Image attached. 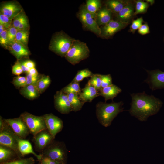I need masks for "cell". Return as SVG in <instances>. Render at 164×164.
Returning <instances> with one entry per match:
<instances>
[{"label":"cell","mask_w":164,"mask_h":164,"mask_svg":"<svg viewBox=\"0 0 164 164\" xmlns=\"http://www.w3.org/2000/svg\"><path fill=\"white\" fill-rule=\"evenodd\" d=\"M131 107L129 110L132 116L141 121H146L150 116L156 114L163 104L159 99L144 91L131 94Z\"/></svg>","instance_id":"obj_1"},{"label":"cell","mask_w":164,"mask_h":164,"mask_svg":"<svg viewBox=\"0 0 164 164\" xmlns=\"http://www.w3.org/2000/svg\"><path fill=\"white\" fill-rule=\"evenodd\" d=\"M123 104L122 101L110 103L98 102L96 105V113L99 122L105 127L109 126L114 119L123 111Z\"/></svg>","instance_id":"obj_2"},{"label":"cell","mask_w":164,"mask_h":164,"mask_svg":"<svg viewBox=\"0 0 164 164\" xmlns=\"http://www.w3.org/2000/svg\"><path fill=\"white\" fill-rule=\"evenodd\" d=\"M21 139L10 126L0 116V144L12 149L18 157L22 156L18 148V142Z\"/></svg>","instance_id":"obj_3"},{"label":"cell","mask_w":164,"mask_h":164,"mask_svg":"<svg viewBox=\"0 0 164 164\" xmlns=\"http://www.w3.org/2000/svg\"><path fill=\"white\" fill-rule=\"evenodd\" d=\"M67 151L63 142L54 140L45 148L40 154L42 158H48L62 164H65Z\"/></svg>","instance_id":"obj_4"},{"label":"cell","mask_w":164,"mask_h":164,"mask_svg":"<svg viewBox=\"0 0 164 164\" xmlns=\"http://www.w3.org/2000/svg\"><path fill=\"white\" fill-rule=\"evenodd\" d=\"M74 40L63 31L57 32L52 38L49 48L57 54L65 57Z\"/></svg>","instance_id":"obj_5"},{"label":"cell","mask_w":164,"mask_h":164,"mask_svg":"<svg viewBox=\"0 0 164 164\" xmlns=\"http://www.w3.org/2000/svg\"><path fill=\"white\" fill-rule=\"evenodd\" d=\"M89 53V50L85 43L75 39L64 57L71 64L75 65L87 58Z\"/></svg>","instance_id":"obj_6"},{"label":"cell","mask_w":164,"mask_h":164,"mask_svg":"<svg viewBox=\"0 0 164 164\" xmlns=\"http://www.w3.org/2000/svg\"><path fill=\"white\" fill-rule=\"evenodd\" d=\"M20 116L26 123L30 132L33 136L41 131L47 129L43 116H36L25 112Z\"/></svg>","instance_id":"obj_7"},{"label":"cell","mask_w":164,"mask_h":164,"mask_svg":"<svg viewBox=\"0 0 164 164\" xmlns=\"http://www.w3.org/2000/svg\"><path fill=\"white\" fill-rule=\"evenodd\" d=\"M77 15L84 29L99 36H101V29L93 15L86 9L85 5L80 9Z\"/></svg>","instance_id":"obj_8"},{"label":"cell","mask_w":164,"mask_h":164,"mask_svg":"<svg viewBox=\"0 0 164 164\" xmlns=\"http://www.w3.org/2000/svg\"><path fill=\"white\" fill-rule=\"evenodd\" d=\"M145 70L148 76L144 82L148 85L151 90L164 88V72L159 69Z\"/></svg>","instance_id":"obj_9"},{"label":"cell","mask_w":164,"mask_h":164,"mask_svg":"<svg viewBox=\"0 0 164 164\" xmlns=\"http://www.w3.org/2000/svg\"><path fill=\"white\" fill-rule=\"evenodd\" d=\"M4 119L21 139L25 138L30 133L26 123L21 116L19 118Z\"/></svg>","instance_id":"obj_10"},{"label":"cell","mask_w":164,"mask_h":164,"mask_svg":"<svg viewBox=\"0 0 164 164\" xmlns=\"http://www.w3.org/2000/svg\"><path fill=\"white\" fill-rule=\"evenodd\" d=\"M43 116L47 129L55 138L56 134L60 132L63 128V123L62 120L51 113L45 114Z\"/></svg>","instance_id":"obj_11"},{"label":"cell","mask_w":164,"mask_h":164,"mask_svg":"<svg viewBox=\"0 0 164 164\" xmlns=\"http://www.w3.org/2000/svg\"><path fill=\"white\" fill-rule=\"evenodd\" d=\"M54 139L47 129L41 131L33 136L35 149L41 153Z\"/></svg>","instance_id":"obj_12"},{"label":"cell","mask_w":164,"mask_h":164,"mask_svg":"<svg viewBox=\"0 0 164 164\" xmlns=\"http://www.w3.org/2000/svg\"><path fill=\"white\" fill-rule=\"evenodd\" d=\"M128 24L112 19L104 25L101 29V36L103 38L108 39L115 33L126 27Z\"/></svg>","instance_id":"obj_13"},{"label":"cell","mask_w":164,"mask_h":164,"mask_svg":"<svg viewBox=\"0 0 164 164\" xmlns=\"http://www.w3.org/2000/svg\"><path fill=\"white\" fill-rule=\"evenodd\" d=\"M54 105L55 108L62 114H68L72 111L67 94L61 91L57 92L54 96Z\"/></svg>","instance_id":"obj_14"},{"label":"cell","mask_w":164,"mask_h":164,"mask_svg":"<svg viewBox=\"0 0 164 164\" xmlns=\"http://www.w3.org/2000/svg\"><path fill=\"white\" fill-rule=\"evenodd\" d=\"M23 10L20 4L16 1L5 2L0 6V13L12 20Z\"/></svg>","instance_id":"obj_15"},{"label":"cell","mask_w":164,"mask_h":164,"mask_svg":"<svg viewBox=\"0 0 164 164\" xmlns=\"http://www.w3.org/2000/svg\"><path fill=\"white\" fill-rule=\"evenodd\" d=\"M135 1H128L126 5L116 14V20L129 24L135 15Z\"/></svg>","instance_id":"obj_16"},{"label":"cell","mask_w":164,"mask_h":164,"mask_svg":"<svg viewBox=\"0 0 164 164\" xmlns=\"http://www.w3.org/2000/svg\"><path fill=\"white\" fill-rule=\"evenodd\" d=\"M99 96V91L88 83L81 90V93L79 95L80 99L84 103L91 102Z\"/></svg>","instance_id":"obj_17"},{"label":"cell","mask_w":164,"mask_h":164,"mask_svg":"<svg viewBox=\"0 0 164 164\" xmlns=\"http://www.w3.org/2000/svg\"><path fill=\"white\" fill-rule=\"evenodd\" d=\"M7 49L18 60L28 56L29 54L27 47L16 42L9 44Z\"/></svg>","instance_id":"obj_18"},{"label":"cell","mask_w":164,"mask_h":164,"mask_svg":"<svg viewBox=\"0 0 164 164\" xmlns=\"http://www.w3.org/2000/svg\"><path fill=\"white\" fill-rule=\"evenodd\" d=\"M121 89L116 85L112 84L108 87L101 88L99 91L100 96L103 97L105 102L108 100H112L121 92Z\"/></svg>","instance_id":"obj_19"},{"label":"cell","mask_w":164,"mask_h":164,"mask_svg":"<svg viewBox=\"0 0 164 164\" xmlns=\"http://www.w3.org/2000/svg\"><path fill=\"white\" fill-rule=\"evenodd\" d=\"M18 148L22 156L26 154H32L38 160H41L42 159L40 154L37 155L34 151L31 144L28 140L20 139L18 142Z\"/></svg>","instance_id":"obj_20"},{"label":"cell","mask_w":164,"mask_h":164,"mask_svg":"<svg viewBox=\"0 0 164 164\" xmlns=\"http://www.w3.org/2000/svg\"><path fill=\"white\" fill-rule=\"evenodd\" d=\"M112 12L106 6L97 13L96 21L98 25H105L112 20Z\"/></svg>","instance_id":"obj_21"},{"label":"cell","mask_w":164,"mask_h":164,"mask_svg":"<svg viewBox=\"0 0 164 164\" xmlns=\"http://www.w3.org/2000/svg\"><path fill=\"white\" fill-rule=\"evenodd\" d=\"M128 1L109 0L105 2L106 7L112 13L116 14L121 11L126 5Z\"/></svg>","instance_id":"obj_22"},{"label":"cell","mask_w":164,"mask_h":164,"mask_svg":"<svg viewBox=\"0 0 164 164\" xmlns=\"http://www.w3.org/2000/svg\"><path fill=\"white\" fill-rule=\"evenodd\" d=\"M20 92L24 97L30 100L36 98L39 96L40 93L36 85H26L22 87Z\"/></svg>","instance_id":"obj_23"},{"label":"cell","mask_w":164,"mask_h":164,"mask_svg":"<svg viewBox=\"0 0 164 164\" xmlns=\"http://www.w3.org/2000/svg\"><path fill=\"white\" fill-rule=\"evenodd\" d=\"M16 156H18L16 153L11 149L6 146L0 145L1 164L12 160L11 159Z\"/></svg>","instance_id":"obj_24"},{"label":"cell","mask_w":164,"mask_h":164,"mask_svg":"<svg viewBox=\"0 0 164 164\" xmlns=\"http://www.w3.org/2000/svg\"><path fill=\"white\" fill-rule=\"evenodd\" d=\"M72 111L76 112L81 110L84 103L80 99L79 95L73 93L67 94Z\"/></svg>","instance_id":"obj_25"},{"label":"cell","mask_w":164,"mask_h":164,"mask_svg":"<svg viewBox=\"0 0 164 164\" xmlns=\"http://www.w3.org/2000/svg\"><path fill=\"white\" fill-rule=\"evenodd\" d=\"M101 5V2L100 0H88L87 1L85 5L87 10L95 19L97 12L99 10Z\"/></svg>","instance_id":"obj_26"},{"label":"cell","mask_w":164,"mask_h":164,"mask_svg":"<svg viewBox=\"0 0 164 164\" xmlns=\"http://www.w3.org/2000/svg\"><path fill=\"white\" fill-rule=\"evenodd\" d=\"M29 33L28 29L18 30L16 36L15 42L20 43L27 47Z\"/></svg>","instance_id":"obj_27"},{"label":"cell","mask_w":164,"mask_h":164,"mask_svg":"<svg viewBox=\"0 0 164 164\" xmlns=\"http://www.w3.org/2000/svg\"><path fill=\"white\" fill-rule=\"evenodd\" d=\"M81 90L79 83L72 81L62 89L61 91L67 94L73 93L79 95L81 92Z\"/></svg>","instance_id":"obj_28"},{"label":"cell","mask_w":164,"mask_h":164,"mask_svg":"<svg viewBox=\"0 0 164 164\" xmlns=\"http://www.w3.org/2000/svg\"><path fill=\"white\" fill-rule=\"evenodd\" d=\"M51 82L49 76H43L40 77L36 84V86L40 93H42L48 87Z\"/></svg>","instance_id":"obj_29"},{"label":"cell","mask_w":164,"mask_h":164,"mask_svg":"<svg viewBox=\"0 0 164 164\" xmlns=\"http://www.w3.org/2000/svg\"><path fill=\"white\" fill-rule=\"evenodd\" d=\"M135 15L140 14H144L147 12L149 6L147 2L141 0L135 1Z\"/></svg>","instance_id":"obj_30"},{"label":"cell","mask_w":164,"mask_h":164,"mask_svg":"<svg viewBox=\"0 0 164 164\" xmlns=\"http://www.w3.org/2000/svg\"><path fill=\"white\" fill-rule=\"evenodd\" d=\"M93 75L88 69H85L79 71L75 76L73 81L79 83L84 78L91 77Z\"/></svg>","instance_id":"obj_31"},{"label":"cell","mask_w":164,"mask_h":164,"mask_svg":"<svg viewBox=\"0 0 164 164\" xmlns=\"http://www.w3.org/2000/svg\"><path fill=\"white\" fill-rule=\"evenodd\" d=\"M88 83L99 91L101 88V79L100 74H93L90 77Z\"/></svg>","instance_id":"obj_32"},{"label":"cell","mask_w":164,"mask_h":164,"mask_svg":"<svg viewBox=\"0 0 164 164\" xmlns=\"http://www.w3.org/2000/svg\"><path fill=\"white\" fill-rule=\"evenodd\" d=\"M34 158L30 157L26 159H14L1 164H34Z\"/></svg>","instance_id":"obj_33"},{"label":"cell","mask_w":164,"mask_h":164,"mask_svg":"<svg viewBox=\"0 0 164 164\" xmlns=\"http://www.w3.org/2000/svg\"><path fill=\"white\" fill-rule=\"evenodd\" d=\"M27 19V17L23 10L13 19L12 26L17 29V28L20 24Z\"/></svg>","instance_id":"obj_34"},{"label":"cell","mask_w":164,"mask_h":164,"mask_svg":"<svg viewBox=\"0 0 164 164\" xmlns=\"http://www.w3.org/2000/svg\"><path fill=\"white\" fill-rule=\"evenodd\" d=\"M144 21L142 17L138 18L135 20H133L130 27L129 30L132 33H134L135 31L138 29L141 26Z\"/></svg>","instance_id":"obj_35"},{"label":"cell","mask_w":164,"mask_h":164,"mask_svg":"<svg viewBox=\"0 0 164 164\" xmlns=\"http://www.w3.org/2000/svg\"><path fill=\"white\" fill-rule=\"evenodd\" d=\"M12 83L16 87H23L27 85L26 77L18 76L14 78Z\"/></svg>","instance_id":"obj_36"},{"label":"cell","mask_w":164,"mask_h":164,"mask_svg":"<svg viewBox=\"0 0 164 164\" xmlns=\"http://www.w3.org/2000/svg\"><path fill=\"white\" fill-rule=\"evenodd\" d=\"M100 75L101 79V88L108 87L113 84L112 77L110 74H100Z\"/></svg>","instance_id":"obj_37"},{"label":"cell","mask_w":164,"mask_h":164,"mask_svg":"<svg viewBox=\"0 0 164 164\" xmlns=\"http://www.w3.org/2000/svg\"><path fill=\"white\" fill-rule=\"evenodd\" d=\"M18 30L14 26H12L7 29V38L8 44L15 42L16 36Z\"/></svg>","instance_id":"obj_38"},{"label":"cell","mask_w":164,"mask_h":164,"mask_svg":"<svg viewBox=\"0 0 164 164\" xmlns=\"http://www.w3.org/2000/svg\"><path fill=\"white\" fill-rule=\"evenodd\" d=\"M12 20L10 19L6 16L0 13V24L3 25L6 29L12 26Z\"/></svg>","instance_id":"obj_39"},{"label":"cell","mask_w":164,"mask_h":164,"mask_svg":"<svg viewBox=\"0 0 164 164\" xmlns=\"http://www.w3.org/2000/svg\"><path fill=\"white\" fill-rule=\"evenodd\" d=\"M0 43L3 46L7 49L8 42L7 38V29L0 34Z\"/></svg>","instance_id":"obj_40"},{"label":"cell","mask_w":164,"mask_h":164,"mask_svg":"<svg viewBox=\"0 0 164 164\" xmlns=\"http://www.w3.org/2000/svg\"><path fill=\"white\" fill-rule=\"evenodd\" d=\"M26 79L27 85H36L38 81L40 78V77L33 76L29 73L26 74Z\"/></svg>","instance_id":"obj_41"},{"label":"cell","mask_w":164,"mask_h":164,"mask_svg":"<svg viewBox=\"0 0 164 164\" xmlns=\"http://www.w3.org/2000/svg\"><path fill=\"white\" fill-rule=\"evenodd\" d=\"M12 71L13 74L17 76H19L23 72L20 63L18 60L12 66Z\"/></svg>","instance_id":"obj_42"},{"label":"cell","mask_w":164,"mask_h":164,"mask_svg":"<svg viewBox=\"0 0 164 164\" xmlns=\"http://www.w3.org/2000/svg\"><path fill=\"white\" fill-rule=\"evenodd\" d=\"M138 32L142 35H145L150 32L149 26L147 22L142 24L138 29Z\"/></svg>","instance_id":"obj_43"},{"label":"cell","mask_w":164,"mask_h":164,"mask_svg":"<svg viewBox=\"0 0 164 164\" xmlns=\"http://www.w3.org/2000/svg\"><path fill=\"white\" fill-rule=\"evenodd\" d=\"M21 63L30 69L34 68L35 66L34 62L29 60L23 61L21 62Z\"/></svg>","instance_id":"obj_44"},{"label":"cell","mask_w":164,"mask_h":164,"mask_svg":"<svg viewBox=\"0 0 164 164\" xmlns=\"http://www.w3.org/2000/svg\"><path fill=\"white\" fill-rule=\"evenodd\" d=\"M29 27V22L28 19L22 22L19 26L17 30H22L28 29Z\"/></svg>","instance_id":"obj_45"},{"label":"cell","mask_w":164,"mask_h":164,"mask_svg":"<svg viewBox=\"0 0 164 164\" xmlns=\"http://www.w3.org/2000/svg\"><path fill=\"white\" fill-rule=\"evenodd\" d=\"M42 159L47 162L49 164H62L60 162L52 160L48 158H42Z\"/></svg>","instance_id":"obj_46"},{"label":"cell","mask_w":164,"mask_h":164,"mask_svg":"<svg viewBox=\"0 0 164 164\" xmlns=\"http://www.w3.org/2000/svg\"><path fill=\"white\" fill-rule=\"evenodd\" d=\"M28 73L33 76H39L38 72L35 67L31 69Z\"/></svg>","instance_id":"obj_47"},{"label":"cell","mask_w":164,"mask_h":164,"mask_svg":"<svg viewBox=\"0 0 164 164\" xmlns=\"http://www.w3.org/2000/svg\"><path fill=\"white\" fill-rule=\"evenodd\" d=\"M6 29L4 26L2 24H0V34L1 33Z\"/></svg>","instance_id":"obj_48"},{"label":"cell","mask_w":164,"mask_h":164,"mask_svg":"<svg viewBox=\"0 0 164 164\" xmlns=\"http://www.w3.org/2000/svg\"><path fill=\"white\" fill-rule=\"evenodd\" d=\"M145 1L148 4L149 3L151 5H153L155 2L154 0H145Z\"/></svg>","instance_id":"obj_49"},{"label":"cell","mask_w":164,"mask_h":164,"mask_svg":"<svg viewBox=\"0 0 164 164\" xmlns=\"http://www.w3.org/2000/svg\"><path fill=\"white\" fill-rule=\"evenodd\" d=\"M40 161L41 164H49L47 162L44 161L43 159H42Z\"/></svg>","instance_id":"obj_50"},{"label":"cell","mask_w":164,"mask_h":164,"mask_svg":"<svg viewBox=\"0 0 164 164\" xmlns=\"http://www.w3.org/2000/svg\"><path fill=\"white\" fill-rule=\"evenodd\" d=\"M163 42H164V36H163Z\"/></svg>","instance_id":"obj_51"},{"label":"cell","mask_w":164,"mask_h":164,"mask_svg":"<svg viewBox=\"0 0 164 164\" xmlns=\"http://www.w3.org/2000/svg\"><path fill=\"white\" fill-rule=\"evenodd\" d=\"M40 164H41V163Z\"/></svg>","instance_id":"obj_52"},{"label":"cell","mask_w":164,"mask_h":164,"mask_svg":"<svg viewBox=\"0 0 164 164\" xmlns=\"http://www.w3.org/2000/svg\"></svg>","instance_id":"obj_53"}]
</instances>
